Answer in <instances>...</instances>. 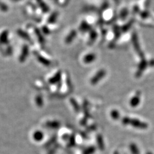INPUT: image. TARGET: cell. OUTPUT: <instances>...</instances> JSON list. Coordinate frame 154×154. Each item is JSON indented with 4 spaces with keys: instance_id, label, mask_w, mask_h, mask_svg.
Here are the masks:
<instances>
[{
    "instance_id": "obj_12",
    "label": "cell",
    "mask_w": 154,
    "mask_h": 154,
    "mask_svg": "<svg viewBox=\"0 0 154 154\" xmlns=\"http://www.w3.org/2000/svg\"><path fill=\"white\" fill-rule=\"evenodd\" d=\"M152 154V153H151V152H147V154Z\"/></svg>"
},
{
    "instance_id": "obj_2",
    "label": "cell",
    "mask_w": 154,
    "mask_h": 154,
    "mask_svg": "<svg viewBox=\"0 0 154 154\" xmlns=\"http://www.w3.org/2000/svg\"><path fill=\"white\" fill-rule=\"evenodd\" d=\"M141 102V98L140 94H137L135 96H134L130 101V105L132 107H137Z\"/></svg>"
},
{
    "instance_id": "obj_3",
    "label": "cell",
    "mask_w": 154,
    "mask_h": 154,
    "mask_svg": "<svg viewBox=\"0 0 154 154\" xmlns=\"http://www.w3.org/2000/svg\"><path fill=\"white\" fill-rule=\"evenodd\" d=\"M28 53H29L28 47H27V46H25L23 47L21 55V56H20V61H21V62H23V61H25V59H26V58L27 56Z\"/></svg>"
},
{
    "instance_id": "obj_10",
    "label": "cell",
    "mask_w": 154,
    "mask_h": 154,
    "mask_svg": "<svg viewBox=\"0 0 154 154\" xmlns=\"http://www.w3.org/2000/svg\"><path fill=\"white\" fill-rule=\"evenodd\" d=\"M94 55H91V54H89V55H86L85 58H84V61L86 63H88V62H90L91 61H92V60L94 59Z\"/></svg>"
},
{
    "instance_id": "obj_5",
    "label": "cell",
    "mask_w": 154,
    "mask_h": 154,
    "mask_svg": "<svg viewBox=\"0 0 154 154\" xmlns=\"http://www.w3.org/2000/svg\"><path fill=\"white\" fill-rule=\"evenodd\" d=\"M111 117L115 121L118 120L120 118V113L118 110H113L111 112Z\"/></svg>"
},
{
    "instance_id": "obj_11",
    "label": "cell",
    "mask_w": 154,
    "mask_h": 154,
    "mask_svg": "<svg viewBox=\"0 0 154 154\" xmlns=\"http://www.w3.org/2000/svg\"><path fill=\"white\" fill-rule=\"evenodd\" d=\"M38 60H39L40 62H42L43 63H45V64H46V65H49V62L47 61V60H46V59H45V58H42V57H40V56H39V57H38Z\"/></svg>"
},
{
    "instance_id": "obj_4",
    "label": "cell",
    "mask_w": 154,
    "mask_h": 154,
    "mask_svg": "<svg viewBox=\"0 0 154 154\" xmlns=\"http://www.w3.org/2000/svg\"><path fill=\"white\" fill-rule=\"evenodd\" d=\"M130 150L132 154H140L139 150L135 143H131L129 146Z\"/></svg>"
},
{
    "instance_id": "obj_1",
    "label": "cell",
    "mask_w": 154,
    "mask_h": 154,
    "mask_svg": "<svg viewBox=\"0 0 154 154\" xmlns=\"http://www.w3.org/2000/svg\"><path fill=\"white\" fill-rule=\"evenodd\" d=\"M129 125H131V126L135 128L141 129V130H145L148 128L147 123L142 122L137 119L131 118Z\"/></svg>"
},
{
    "instance_id": "obj_7",
    "label": "cell",
    "mask_w": 154,
    "mask_h": 154,
    "mask_svg": "<svg viewBox=\"0 0 154 154\" xmlns=\"http://www.w3.org/2000/svg\"><path fill=\"white\" fill-rule=\"evenodd\" d=\"M97 141H98V146H99L100 149L103 150L105 148V145H104L103 139H102V137L100 135L98 136L97 138Z\"/></svg>"
},
{
    "instance_id": "obj_8",
    "label": "cell",
    "mask_w": 154,
    "mask_h": 154,
    "mask_svg": "<svg viewBox=\"0 0 154 154\" xmlns=\"http://www.w3.org/2000/svg\"><path fill=\"white\" fill-rule=\"evenodd\" d=\"M103 76V72L99 73V74H97V75L93 78V81H92V82H93V83H97V82L99 81V79L100 78H101Z\"/></svg>"
},
{
    "instance_id": "obj_13",
    "label": "cell",
    "mask_w": 154,
    "mask_h": 154,
    "mask_svg": "<svg viewBox=\"0 0 154 154\" xmlns=\"http://www.w3.org/2000/svg\"><path fill=\"white\" fill-rule=\"evenodd\" d=\"M114 154H119V153H118V152H117V151H116L115 153H114Z\"/></svg>"
},
{
    "instance_id": "obj_9",
    "label": "cell",
    "mask_w": 154,
    "mask_h": 154,
    "mask_svg": "<svg viewBox=\"0 0 154 154\" xmlns=\"http://www.w3.org/2000/svg\"><path fill=\"white\" fill-rule=\"evenodd\" d=\"M130 118L128 117H124L122 120V123L123 125L125 126H127V125H129L130 123Z\"/></svg>"
},
{
    "instance_id": "obj_6",
    "label": "cell",
    "mask_w": 154,
    "mask_h": 154,
    "mask_svg": "<svg viewBox=\"0 0 154 154\" xmlns=\"http://www.w3.org/2000/svg\"><path fill=\"white\" fill-rule=\"evenodd\" d=\"M76 35V33L75 31H71L70 34L67 37L66 39V42L67 43H70V42H71V41H73V39L74 38V37H75Z\"/></svg>"
}]
</instances>
